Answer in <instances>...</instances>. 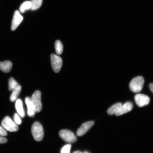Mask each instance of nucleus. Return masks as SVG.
<instances>
[{
	"mask_svg": "<svg viewBox=\"0 0 153 153\" xmlns=\"http://www.w3.org/2000/svg\"><path fill=\"white\" fill-rule=\"evenodd\" d=\"M144 82V78L141 76L133 78L129 84L130 90L134 93L140 92L142 90Z\"/></svg>",
	"mask_w": 153,
	"mask_h": 153,
	"instance_id": "f257e3e1",
	"label": "nucleus"
},
{
	"mask_svg": "<svg viewBox=\"0 0 153 153\" xmlns=\"http://www.w3.org/2000/svg\"><path fill=\"white\" fill-rule=\"evenodd\" d=\"M31 131L32 135L35 140L41 141L44 137V130L42 126L39 122H34L32 126Z\"/></svg>",
	"mask_w": 153,
	"mask_h": 153,
	"instance_id": "f03ea898",
	"label": "nucleus"
},
{
	"mask_svg": "<svg viewBox=\"0 0 153 153\" xmlns=\"http://www.w3.org/2000/svg\"><path fill=\"white\" fill-rule=\"evenodd\" d=\"M41 93L39 91L34 92L32 95L31 100L33 105L36 112H39L41 111L42 108L41 102Z\"/></svg>",
	"mask_w": 153,
	"mask_h": 153,
	"instance_id": "7ed1b4c3",
	"label": "nucleus"
},
{
	"mask_svg": "<svg viewBox=\"0 0 153 153\" xmlns=\"http://www.w3.org/2000/svg\"><path fill=\"white\" fill-rule=\"evenodd\" d=\"M1 125L4 128L10 132H16L19 130L18 125L9 116L5 117L1 122Z\"/></svg>",
	"mask_w": 153,
	"mask_h": 153,
	"instance_id": "20e7f679",
	"label": "nucleus"
},
{
	"mask_svg": "<svg viewBox=\"0 0 153 153\" xmlns=\"http://www.w3.org/2000/svg\"><path fill=\"white\" fill-rule=\"evenodd\" d=\"M59 135L63 140L69 143H75L77 140L76 136L69 130H61L59 133Z\"/></svg>",
	"mask_w": 153,
	"mask_h": 153,
	"instance_id": "39448f33",
	"label": "nucleus"
},
{
	"mask_svg": "<svg viewBox=\"0 0 153 153\" xmlns=\"http://www.w3.org/2000/svg\"><path fill=\"white\" fill-rule=\"evenodd\" d=\"M51 65L53 71L55 73L59 72L62 66V58L57 55L52 54L51 55Z\"/></svg>",
	"mask_w": 153,
	"mask_h": 153,
	"instance_id": "423d86ee",
	"label": "nucleus"
},
{
	"mask_svg": "<svg viewBox=\"0 0 153 153\" xmlns=\"http://www.w3.org/2000/svg\"><path fill=\"white\" fill-rule=\"evenodd\" d=\"M134 100L136 104L139 107L148 105L150 103V98L146 95L138 94L135 96Z\"/></svg>",
	"mask_w": 153,
	"mask_h": 153,
	"instance_id": "0eeeda50",
	"label": "nucleus"
},
{
	"mask_svg": "<svg viewBox=\"0 0 153 153\" xmlns=\"http://www.w3.org/2000/svg\"><path fill=\"white\" fill-rule=\"evenodd\" d=\"M23 20V17L18 10L15 11L11 24V30L12 31L16 30Z\"/></svg>",
	"mask_w": 153,
	"mask_h": 153,
	"instance_id": "6e6552de",
	"label": "nucleus"
},
{
	"mask_svg": "<svg viewBox=\"0 0 153 153\" xmlns=\"http://www.w3.org/2000/svg\"><path fill=\"white\" fill-rule=\"evenodd\" d=\"M94 122L90 121L85 122L82 124L81 127L77 130L76 134L78 136L81 137L85 134L94 125Z\"/></svg>",
	"mask_w": 153,
	"mask_h": 153,
	"instance_id": "1a4fd4ad",
	"label": "nucleus"
},
{
	"mask_svg": "<svg viewBox=\"0 0 153 153\" xmlns=\"http://www.w3.org/2000/svg\"><path fill=\"white\" fill-rule=\"evenodd\" d=\"M133 104L130 102H127L122 105L119 110L115 114L117 116H120L131 111L133 109Z\"/></svg>",
	"mask_w": 153,
	"mask_h": 153,
	"instance_id": "9d476101",
	"label": "nucleus"
},
{
	"mask_svg": "<svg viewBox=\"0 0 153 153\" xmlns=\"http://www.w3.org/2000/svg\"><path fill=\"white\" fill-rule=\"evenodd\" d=\"M25 102L27 106L28 115L30 117L33 116L35 114L36 112L31 99L30 97H26L25 100Z\"/></svg>",
	"mask_w": 153,
	"mask_h": 153,
	"instance_id": "9b49d317",
	"label": "nucleus"
},
{
	"mask_svg": "<svg viewBox=\"0 0 153 153\" xmlns=\"http://www.w3.org/2000/svg\"><path fill=\"white\" fill-rule=\"evenodd\" d=\"M15 106L19 115L21 117H24L25 115V114L22 101L21 99H17L15 102Z\"/></svg>",
	"mask_w": 153,
	"mask_h": 153,
	"instance_id": "f8f14e48",
	"label": "nucleus"
},
{
	"mask_svg": "<svg viewBox=\"0 0 153 153\" xmlns=\"http://www.w3.org/2000/svg\"><path fill=\"white\" fill-rule=\"evenodd\" d=\"M12 62L9 61H5L3 62H0V70L5 73H8L12 69Z\"/></svg>",
	"mask_w": 153,
	"mask_h": 153,
	"instance_id": "ddd939ff",
	"label": "nucleus"
},
{
	"mask_svg": "<svg viewBox=\"0 0 153 153\" xmlns=\"http://www.w3.org/2000/svg\"><path fill=\"white\" fill-rule=\"evenodd\" d=\"M22 90V87L19 85L13 90L12 93L10 97V100L11 102H14L17 100V98Z\"/></svg>",
	"mask_w": 153,
	"mask_h": 153,
	"instance_id": "4468645a",
	"label": "nucleus"
},
{
	"mask_svg": "<svg viewBox=\"0 0 153 153\" xmlns=\"http://www.w3.org/2000/svg\"><path fill=\"white\" fill-rule=\"evenodd\" d=\"M122 105V104L121 103H116V104L112 105L111 107L108 109L107 112L110 115H112L114 114H115L119 110Z\"/></svg>",
	"mask_w": 153,
	"mask_h": 153,
	"instance_id": "2eb2a0df",
	"label": "nucleus"
},
{
	"mask_svg": "<svg viewBox=\"0 0 153 153\" xmlns=\"http://www.w3.org/2000/svg\"><path fill=\"white\" fill-rule=\"evenodd\" d=\"M31 9V3L30 1H25L21 5L19 8V11L21 13H24L26 11Z\"/></svg>",
	"mask_w": 153,
	"mask_h": 153,
	"instance_id": "dca6fc26",
	"label": "nucleus"
},
{
	"mask_svg": "<svg viewBox=\"0 0 153 153\" xmlns=\"http://www.w3.org/2000/svg\"><path fill=\"white\" fill-rule=\"evenodd\" d=\"M31 10H35L39 8L43 3V0H31Z\"/></svg>",
	"mask_w": 153,
	"mask_h": 153,
	"instance_id": "f3484780",
	"label": "nucleus"
},
{
	"mask_svg": "<svg viewBox=\"0 0 153 153\" xmlns=\"http://www.w3.org/2000/svg\"><path fill=\"white\" fill-rule=\"evenodd\" d=\"M55 48L56 53L58 55L62 54L63 51V47L62 42L59 40L55 42Z\"/></svg>",
	"mask_w": 153,
	"mask_h": 153,
	"instance_id": "a211bd4d",
	"label": "nucleus"
},
{
	"mask_svg": "<svg viewBox=\"0 0 153 153\" xmlns=\"http://www.w3.org/2000/svg\"><path fill=\"white\" fill-rule=\"evenodd\" d=\"M19 85L13 78H10L9 81V89L10 91H12Z\"/></svg>",
	"mask_w": 153,
	"mask_h": 153,
	"instance_id": "6ab92c4d",
	"label": "nucleus"
},
{
	"mask_svg": "<svg viewBox=\"0 0 153 153\" xmlns=\"http://www.w3.org/2000/svg\"><path fill=\"white\" fill-rule=\"evenodd\" d=\"M71 145L69 144L65 146L61 150V153H70L71 149Z\"/></svg>",
	"mask_w": 153,
	"mask_h": 153,
	"instance_id": "aec40b11",
	"label": "nucleus"
},
{
	"mask_svg": "<svg viewBox=\"0 0 153 153\" xmlns=\"http://www.w3.org/2000/svg\"><path fill=\"white\" fill-rule=\"evenodd\" d=\"M14 120L15 122L18 125H20L22 123V120L18 114H15L14 116Z\"/></svg>",
	"mask_w": 153,
	"mask_h": 153,
	"instance_id": "412c9836",
	"label": "nucleus"
},
{
	"mask_svg": "<svg viewBox=\"0 0 153 153\" xmlns=\"http://www.w3.org/2000/svg\"><path fill=\"white\" fill-rule=\"evenodd\" d=\"M7 135V133L6 130L3 127L0 126V136L5 137Z\"/></svg>",
	"mask_w": 153,
	"mask_h": 153,
	"instance_id": "4be33fe9",
	"label": "nucleus"
},
{
	"mask_svg": "<svg viewBox=\"0 0 153 153\" xmlns=\"http://www.w3.org/2000/svg\"><path fill=\"white\" fill-rule=\"evenodd\" d=\"M7 139L3 137L0 136V144L4 143L7 142Z\"/></svg>",
	"mask_w": 153,
	"mask_h": 153,
	"instance_id": "5701e85b",
	"label": "nucleus"
},
{
	"mask_svg": "<svg viewBox=\"0 0 153 153\" xmlns=\"http://www.w3.org/2000/svg\"><path fill=\"white\" fill-rule=\"evenodd\" d=\"M149 88L151 91H152L153 93V83H151L149 85Z\"/></svg>",
	"mask_w": 153,
	"mask_h": 153,
	"instance_id": "b1692460",
	"label": "nucleus"
},
{
	"mask_svg": "<svg viewBox=\"0 0 153 153\" xmlns=\"http://www.w3.org/2000/svg\"><path fill=\"white\" fill-rule=\"evenodd\" d=\"M73 153H82L81 152H80V151H76V152H74Z\"/></svg>",
	"mask_w": 153,
	"mask_h": 153,
	"instance_id": "393cba45",
	"label": "nucleus"
},
{
	"mask_svg": "<svg viewBox=\"0 0 153 153\" xmlns=\"http://www.w3.org/2000/svg\"><path fill=\"white\" fill-rule=\"evenodd\" d=\"M83 153H89V152H84Z\"/></svg>",
	"mask_w": 153,
	"mask_h": 153,
	"instance_id": "a878e982",
	"label": "nucleus"
}]
</instances>
